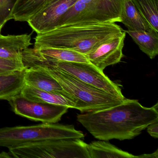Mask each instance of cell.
Listing matches in <instances>:
<instances>
[{
    "mask_svg": "<svg viewBox=\"0 0 158 158\" xmlns=\"http://www.w3.org/2000/svg\"><path fill=\"white\" fill-rule=\"evenodd\" d=\"M77 118L97 139H131L158 121V103L148 108L137 100L125 98L113 107L77 114Z\"/></svg>",
    "mask_w": 158,
    "mask_h": 158,
    "instance_id": "obj_1",
    "label": "cell"
},
{
    "mask_svg": "<svg viewBox=\"0 0 158 158\" xmlns=\"http://www.w3.org/2000/svg\"><path fill=\"white\" fill-rule=\"evenodd\" d=\"M123 31L115 23L64 25L38 34L34 48L68 49L85 55L101 43Z\"/></svg>",
    "mask_w": 158,
    "mask_h": 158,
    "instance_id": "obj_2",
    "label": "cell"
},
{
    "mask_svg": "<svg viewBox=\"0 0 158 158\" xmlns=\"http://www.w3.org/2000/svg\"><path fill=\"white\" fill-rule=\"evenodd\" d=\"M22 61L26 68H40L52 77L63 90L75 100V109L80 111L81 113L92 112L113 107L122 103L125 99L89 85L54 66L25 58Z\"/></svg>",
    "mask_w": 158,
    "mask_h": 158,
    "instance_id": "obj_3",
    "label": "cell"
},
{
    "mask_svg": "<svg viewBox=\"0 0 158 158\" xmlns=\"http://www.w3.org/2000/svg\"><path fill=\"white\" fill-rule=\"evenodd\" d=\"M72 125L42 123L35 125L0 128V147L8 149L47 139L84 138Z\"/></svg>",
    "mask_w": 158,
    "mask_h": 158,
    "instance_id": "obj_4",
    "label": "cell"
},
{
    "mask_svg": "<svg viewBox=\"0 0 158 158\" xmlns=\"http://www.w3.org/2000/svg\"><path fill=\"white\" fill-rule=\"evenodd\" d=\"M23 56L31 60L59 68L89 85L121 98H125L118 84L111 80L103 71L90 63L55 60L44 57L35 49L29 48L24 51Z\"/></svg>",
    "mask_w": 158,
    "mask_h": 158,
    "instance_id": "obj_5",
    "label": "cell"
},
{
    "mask_svg": "<svg viewBox=\"0 0 158 158\" xmlns=\"http://www.w3.org/2000/svg\"><path fill=\"white\" fill-rule=\"evenodd\" d=\"M123 3L124 0H77L55 27L72 24L120 23Z\"/></svg>",
    "mask_w": 158,
    "mask_h": 158,
    "instance_id": "obj_6",
    "label": "cell"
},
{
    "mask_svg": "<svg viewBox=\"0 0 158 158\" xmlns=\"http://www.w3.org/2000/svg\"><path fill=\"white\" fill-rule=\"evenodd\" d=\"M81 139H47L9 149L11 158H90Z\"/></svg>",
    "mask_w": 158,
    "mask_h": 158,
    "instance_id": "obj_7",
    "label": "cell"
},
{
    "mask_svg": "<svg viewBox=\"0 0 158 158\" xmlns=\"http://www.w3.org/2000/svg\"><path fill=\"white\" fill-rule=\"evenodd\" d=\"M8 101L15 114L42 123H58L69 109L66 106L33 101L21 94Z\"/></svg>",
    "mask_w": 158,
    "mask_h": 158,
    "instance_id": "obj_8",
    "label": "cell"
},
{
    "mask_svg": "<svg viewBox=\"0 0 158 158\" xmlns=\"http://www.w3.org/2000/svg\"><path fill=\"white\" fill-rule=\"evenodd\" d=\"M126 33L123 32L100 44L85 56L90 63L103 71L110 65L121 61L123 57V48Z\"/></svg>",
    "mask_w": 158,
    "mask_h": 158,
    "instance_id": "obj_9",
    "label": "cell"
},
{
    "mask_svg": "<svg viewBox=\"0 0 158 158\" xmlns=\"http://www.w3.org/2000/svg\"><path fill=\"white\" fill-rule=\"evenodd\" d=\"M77 0H52L36 13L28 21L33 31L41 34L57 26L61 17Z\"/></svg>",
    "mask_w": 158,
    "mask_h": 158,
    "instance_id": "obj_10",
    "label": "cell"
},
{
    "mask_svg": "<svg viewBox=\"0 0 158 158\" xmlns=\"http://www.w3.org/2000/svg\"><path fill=\"white\" fill-rule=\"evenodd\" d=\"M22 96L33 101L75 108L76 101L65 92L55 93L40 90L25 85L21 91Z\"/></svg>",
    "mask_w": 158,
    "mask_h": 158,
    "instance_id": "obj_11",
    "label": "cell"
},
{
    "mask_svg": "<svg viewBox=\"0 0 158 158\" xmlns=\"http://www.w3.org/2000/svg\"><path fill=\"white\" fill-rule=\"evenodd\" d=\"M25 85L40 90L55 93L65 92L60 84L47 72L40 68L25 69Z\"/></svg>",
    "mask_w": 158,
    "mask_h": 158,
    "instance_id": "obj_12",
    "label": "cell"
},
{
    "mask_svg": "<svg viewBox=\"0 0 158 158\" xmlns=\"http://www.w3.org/2000/svg\"><path fill=\"white\" fill-rule=\"evenodd\" d=\"M32 44L30 35H2L0 33V58H21L22 52Z\"/></svg>",
    "mask_w": 158,
    "mask_h": 158,
    "instance_id": "obj_13",
    "label": "cell"
},
{
    "mask_svg": "<svg viewBox=\"0 0 158 158\" xmlns=\"http://www.w3.org/2000/svg\"><path fill=\"white\" fill-rule=\"evenodd\" d=\"M25 69L0 74V100L8 101L21 94L25 85Z\"/></svg>",
    "mask_w": 158,
    "mask_h": 158,
    "instance_id": "obj_14",
    "label": "cell"
},
{
    "mask_svg": "<svg viewBox=\"0 0 158 158\" xmlns=\"http://www.w3.org/2000/svg\"><path fill=\"white\" fill-rule=\"evenodd\" d=\"M120 23L130 31H156L140 15L131 0H124Z\"/></svg>",
    "mask_w": 158,
    "mask_h": 158,
    "instance_id": "obj_15",
    "label": "cell"
},
{
    "mask_svg": "<svg viewBox=\"0 0 158 158\" xmlns=\"http://www.w3.org/2000/svg\"><path fill=\"white\" fill-rule=\"evenodd\" d=\"M87 149L90 158H138L106 140L92 141L88 144Z\"/></svg>",
    "mask_w": 158,
    "mask_h": 158,
    "instance_id": "obj_16",
    "label": "cell"
},
{
    "mask_svg": "<svg viewBox=\"0 0 158 158\" xmlns=\"http://www.w3.org/2000/svg\"><path fill=\"white\" fill-rule=\"evenodd\" d=\"M52 0H17L10 15V20L27 22Z\"/></svg>",
    "mask_w": 158,
    "mask_h": 158,
    "instance_id": "obj_17",
    "label": "cell"
},
{
    "mask_svg": "<svg viewBox=\"0 0 158 158\" xmlns=\"http://www.w3.org/2000/svg\"><path fill=\"white\" fill-rule=\"evenodd\" d=\"M126 33L130 35L139 49L153 59L158 54V32L155 31H130Z\"/></svg>",
    "mask_w": 158,
    "mask_h": 158,
    "instance_id": "obj_18",
    "label": "cell"
},
{
    "mask_svg": "<svg viewBox=\"0 0 158 158\" xmlns=\"http://www.w3.org/2000/svg\"><path fill=\"white\" fill-rule=\"evenodd\" d=\"M35 49L44 57L55 60L89 63L85 55L73 50L58 48H40Z\"/></svg>",
    "mask_w": 158,
    "mask_h": 158,
    "instance_id": "obj_19",
    "label": "cell"
},
{
    "mask_svg": "<svg viewBox=\"0 0 158 158\" xmlns=\"http://www.w3.org/2000/svg\"><path fill=\"white\" fill-rule=\"evenodd\" d=\"M141 15L158 32V0H131Z\"/></svg>",
    "mask_w": 158,
    "mask_h": 158,
    "instance_id": "obj_20",
    "label": "cell"
},
{
    "mask_svg": "<svg viewBox=\"0 0 158 158\" xmlns=\"http://www.w3.org/2000/svg\"><path fill=\"white\" fill-rule=\"evenodd\" d=\"M25 69L22 58L15 59L0 58V74Z\"/></svg>",
    "mask_w": 158,
    "mask_h": 158,
    "instance_id": "obj_21",
    "label": "cell"
},
{
    "mask_svg": "<svg viewBox=\"0 0 158 158\" xmlns=\"http://www.w3.org/2000/svg\"><path fill=\"white\" fill-rule=\"evenodd\" d=\"M17 0H0V26L2 28L8 21Z\"/></svg>",
    "mask_w": 158,
    "mask_h": 158,
    "instance_id": "obj_22",
    "label": "cell"
},
{
    "mask_svg": "<svg viewBox=\"0 0 158 158\" xmlns=\"http://www.w3.org/2000/svg\"><path fill=\"white\" fill-rule=\"evenodd\" d=\"M147 132L154 138H158V121L150 124L147 127Z\"/></svg>",
    "mask_w": 158,
    "mask_h": 158,
    "instance_id": "obj_23",
    "label": "cell"
},
{
    "mask_svg": "<svg viewBox=\"0 0 158 158\" xmlns=\"http://www.w3.org/2000/svg\"><path fill=\"white\" fill-rule=\"evenodd\" d=\"M158 158V151H156L155 152L151 154H144L138 156V158Z\"/></svg>",
    "mask_w": 158,
    "mask_h": 158,
    "instance_id": "obj_24",
    "label": "cell"
},
{
    "mask_svg": "<svg viewBox=\"0 0 158 158\" xmlns=\"http://www.w3.org/2000/svg\"><path fill=\"white\" fill-rule=\"evenodd\" d=\"M0 158H11V156L9 154V152H3L1 153H0Z\"/></svg>",
    "mask_w": 158,
    "mask_h": 158,
    "instance_id": "obj_25",
    "label": "cell"
},
{
    "mask_svg": "<svg viewBox=\"0 0 158 158\" xmlns=\"http://www.w3.org/2000/svg\"><path fill=\"white\" fill-rule=\"evenodd\" d=\"M2 29V28L0 26V33H1V32Z\"/></svg>",
    "mask_w": 158,
    "mask_h": 158,
    "instance_id": "obj_26",
    "label": "cell"
}]
</instances>
